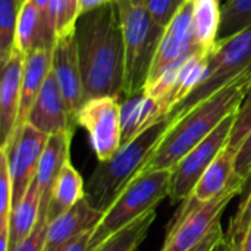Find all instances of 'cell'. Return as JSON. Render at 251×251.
<instances>
[{
  "instance_id": "6da1fadb",
  "label": "cell",
  "mask_w": 251,
  "mask_h": 251,
  "mask_svg": "<svg viewBox=\"0 0 251 251\" xmlns=\"http://www.w3.org/2000/svg\"><path fill=\"white\" fill-rule=\"evenodd\" d=\"M84 101L121 99L125 90V43L116 0L81 13L75 25Z\"/></svg>"
},
{
  "instance_id": "7a4b0ae2",
  "label": "cell",
  "mask_w": 251,
  "mask_h": 251,
  "mask_svg": "<svg viewBox=\"0 0 251 251\" xmlns=\"http://www.w3.org/2000/svg\"><path fill=\"white\" fill-rule=\"evenodd\" d=\"M251 87V66L172 124L140 174L172 169L187 153L235 113Z\"/></svg>"
},
{
  "instance_id": "3957f363",
  "label": "cell",
  "mask_w": 251,
  "mask_h": 251,
  "mask_svg": "<svg viewBox=\"0 0 251 251\" xmlns=\"http://www.w3.org/2000/svg\"><path fill=\"white\" fill-rule=\"evenodd\" d=\"M174 122L168 116L162 118L132 141L121 146L109 160L99 162L85 182V199L93 207L104 212L115 201L149 162Z\"/></svg>"
},
{
  "instance_id": "277c9868",
  "label": "cell",
  "mask_w": 251,
  "mask_h": 251,
  "mask_svg": "<svg viewBox=\"0 0 251 251\" xmlns=\"http://www.w3.org/2000/svg\"><path fill=\"white\" fill-rule=\"evenodd\" d=\"M125 43L124 96L143 93L165 28L149 12L146 0H116Z\"/></svg>"
},
{
  "instance_id": "5b68a950",
  "label": "cell",
  "mask_w": 251,
  "mask_h": 251,
  "mask_svg": "<svg viewBox=\"0 0 251 251\" xmlns=\"http://www.w3.org/2000/svg\"><path fill=\"white\" fill-rule=\"evenodd\" d=\"M172 169L138 174L103 212L101 219L91 232L90 246L93 251L107 238L126 228L169 196Z\"/></svg>"
},
{
  "instance_id": "8992f818",
  "label": "cell",
  "mask_w": 251,
  "mask_h": 251,
  "mask_svg": "<svg viewBox=\"0 0 251 251\" xmlns=\"http://www.w3.org/2000/svg\"><path fill=\"white\" fill-rule=\"evenodd\" d=\"M251 66V25L235 35L219 40L210 53L207 75L203 82L193 90L182 101L175 104L166 115L172 121H178L194 106L215 94L228 82Z\"/></svg>"
},
{
  "instance_id": "52a82bcc",
  "label": "cell",
  "mask_w": 251,
  "mask_h": 251,
  "mask_svg": "<svg viewBox=\"0 0 251 251\" xmlns=\"http://www.w3.org/2000/svg\"><path fill=\"white\" fill-rule=\"evenodd\" d=\"M246 182V178L235 174L221 196L191 209L182 216L172 218L160 251H188L200 244L221 222V216L232 199L243 193Z\"/></svg>"
},
{
  "instance_id": "ba28073f",
  "label": "cell",
  "mask_w": 251,
  "mask_h": 251,
  "mask_svg": "<svg viewBox=\"0 0 251 251\" xmlns=\"http://www.w3.org/2000/svg\"><path fill=\"white\" fill-rule=\"evenodd\" d=\"M235 113L229 115L207 138L196 146L172 168L168 196L172 203H181L193 193L203 174L213 163L218 154L228 146Z\"/></svg>"
},
{
  "instance_id": "9c48e42d",
  "label": "cell",
  "mask_w": 251,
  "mask_h": 251,
  "mask_svg": "<svg viewBox=\"0 0 251 251\" xmlns=\"http://www.w3.org/2000/svg\"><path fill=\"white\" fill-rule=\"evenodd\" d=\"M76 125L87 131L99 162L109 160L122 146L119 99L96 97L84 101L76 115Z\"/></svg>"
},
{
  "instance_id": "30bf717a",
  "label": "cell",
  "mask_w": 251,
  "mask_h": 251,
  "mask_svg": "<svg viewBox=\"0 0 251 251\" xmlns=\"http://www.w3.org/2000/svg\"><path fill=\"white\" fill-rule=\"evenodd\" d=\"M50 135L38 131L29 124L21 126L12 137L6 149L9 172L13 187L12 209L21 201L37 175L43 150Z\"/></svg>"
},
{
  "instance_id": "8fae6325",
  "label": "cell",
  "mask_w": 251,
  "mask_h": 251,
  "mask_svg": "<svg viewBox=\"0 0 251 251\" xmlns=\"http://www.w3.org/2000/svg\"><path fill=\"white\" fill-rule=\"evenodd\" d=\"M194 0H185L175 18L165 28V34L160 40L157 53L153 60L150 76L147 84L157 79L165 69L176 63L182 57L200 50L194 40L193 29Z\"/></svg>"
},
{
  "instance_id": "7c38bea8",
  "label": "cell",
  "mask_w": 251,
  "mask_h": 251,
  "mask_svg": "<svg viewBox=\"0 0 251 251\" xmlns=\"http://www.w3.org/2000/svg\"><path fill=\"white\" fill-rule=\"evenodd\" d=\"M51 71L57 79L69 115L76 124V115L84 104V87L75 32L56 40L53 47Z\"/></svg>"
},
{
  "instance_id": "4fadbf2b",
  "label": "cell",
  "mask_w": 251,
  "mask_h": 251,
  "mask_svg": "<svg viewBox=\"0 0 251 251\" xmlns=\"http://www.w3.org/2000/svg\"><path fill=\"white\" fill-rule=\"evenodd\" d=\"M26 124L47 135L69 131L74 132L75 121L69 115L66 101L53 71L47 75L44 85L28 115Z\"/></svg>"
},
{
  "instance_id": "5bb4252c",
  "label": "cell",
  "mask_w": 251,
  "mask_h": 251,
  "mask_svg": "<svg viewBox=\"0 0 251 251\" xmlns=\"http://www.w3.org/2000/svg\"><path fill=\"white\" fill-rule=\"evenodd\" d=\"M103 212L82 199L69 212L51 221L47 226L43 251H66L79 237L93 231L101 219Z\"/></svg>"
},
{
  "instance_id": "9a60e30c",
  "label": "cell",
  "mask_w": 251,
  "mask_h": 251,
  "mask_svg": "<svg viewBox=\"0 0 251 251\" xmlns=\"http://www.w3.org/2000/svg\"><path fill=\"white\" fill-rule=\"evenodd\" d=\"M234 176H235V153L229 150L226 146L218 154L213 163L207 168V171L203 174V176L194 187L193 193L185 200L181 201V206L176 209L172 218L182 216L191 209H196L216 199L228 188Z\"/></svg>"
},
{
  "instance_id": "2e32d148",
  "label": "cell",
  "mask_w": 251,
  "mask_h": 251,
  "mask_svg": "<svg viewBox=\"0 0 251 251\" xmlns=\"http://www.w3.org/2000/svg\"><path fill=\"white\" fill-rule=\"evenodd\" d=\"M25 57L16 50L1 66L0 82V149H6L10 143L19 115L21 85Z\"/></svg>"
},
{
  "instance_id": "e0dca14e",
  "label": "cell",
  "mask_w": 251,
  "mask_h": 251,
  "mask_svg": "<svg viewBox=\"0 0 251 251\" xmlns=\"http://www.w3.org/2000/svg\"><path fill=\"white\" fill-rule=\"evenodd\" d=\"M71 140H72V131L69 132H60L53 134L49 137L47 144L43 150L35 181L41 194V210L40 216L47 219V210H49V201L51 196V188L66 165L69 162V149H71Z\"/></svg>"
},
{
  "instance_id": "ac0fdd59",
  "label": "cell",
  "mask_w": 251,
  "mask_h": 251,
  "mask_svg": "<svg viewBox=\"0 0 251 251\" xmlns=\"http://www.w3.org/2000/svg\"><path fill=\"white\" fill-rule=\"evenodd\" d=\"M53 49H34L24 62L22 85H21V104L15 132L26 124L28 115L44 85L47 75L51 71ZM13 132V134H15Z\"/></svg>"
},
{
  "instance_id": "d6986e66",
  "label": "cell",
  "mask_w": 251,
  "mask_h": 251,
  "mask_svg": "<svg viewBox=\"0 0 251 251\" xmlns=\"http://www.w3.org/2000/svg\"><path fill=\"white\" fill-rule=\"evenodd\" d=\"M166 113L157 100L147 96L144 91L126 96L121 103V126L122 146L132 141L147 128L165 118Z\"/></svg>"
},
{
  "instance_id": "ffe728a7",
  "label": "cell",
  "mask_w": 251,
  "mask_h": 251,
  "mask_svg": "<svg viewBox=\"0 0 251 251\" xmlns=\"http://www.w3.org/2000/svg\"><path fill=\"white\" fill-rule=\"evenodd\" d=\"M82 199H85V182L82 181V176L69 160L60 171L51 188L47 210V222L50 224L63 213L69 212Z\"/></svg>"
},
{
  "instance_id": "44dd1931",
  "label": "cell",
  "mask_w": 251,
  "mask_h": 251,
  "mask_svg": "<svg viewBox=\"0 0 251 251\" xmlns=\"http://www.w3.org/2000/svg\"><path fill=\"white\" fill-rule=\"evenodd\" d=\"M41 194L34 179L21 201L12 209L10 215V250L25 241L40 221Z\"/></svg>"
},
{
  "instance_id": "7402d4cb",
  "label": "cell",
  "mask_w": 251,
  "mask_h": 251,
  "mask_svg": "<svg viewBox=\"0 0 251 251\" xmlns=\"http://www.w3.org/2000/svg\"><path fill=\"white\" fill-rule=\"evenodd\" d=\"M222 22L221 0H194L193 29L197 47L204 53H212L218 43Z\"/></svg>"
},
{
  "instance_id": "603a6c76",
  "label": "cell",
  "mask_w": 251,
  "mask_h": 251,
  "mask_svg": "<svg viewBox=\"0 0 251 251\" xmlns=\"http://www.w3.org/2000/svg\"><path fill=\"white\" fill-rule=\"evenodd\" d=\"M224 238L231 251H251V174Z\"/></svg>"
},
{
  "instance_id": "cb8c5ba5",
  "label": "cell",
  "mask_w": 251,
  "mask_h": 251,
  "mask_svg": "<svg viewBox=\"0 0 251 251\" xmlns=\"http://www.w3.org/2000/svg\"><path fill=\"white\" fill-rule=\"evenodd\" d=\"M154 219H156V209L146 213L144 216H141L126 228L121 229L119 232L107 238L94 251H135L147 237Z\"/></svg>"
},
{
  "instance_id": "d4e9b609",
  "label": "cell",
  "mask_w": 251,
  "mask_h": 251,
  "mask_svg": "<svg viewBox=\"0 0 251 251\" xmlns=\"http://www.w3.org/2000/svg\"><path fill=\"white\" fill-rule=\"evenodd\" d=\"M40 29V13L34 3V0H22L18 25H16V38H15V50L26 57L37 44Z\"/></svg>"
},
{
  "instance_id": "484cf974",
  "label": "cell",
  "mask_w": 251,
  "mask_h": 251,
  "mask_svg": "<svg viewBox=\"0 0 251 251\" xmlns=\"http://www.w3.org/2000/svg\"><path fill=\"white\" fill-rule=\"evenodd\" d=\"M22 0H0V62L1 66L15 51L16 25Z\"/></svg>"
},
{
  "instance_id": "4316f807",
  "label": "cell",
  "mask_w": 251,
  "mask_h": 251,
  "mask_svg": "<svg viewBox=\"0 0 251 251\" xmlns=\"http://www.w3.org/2000/svg\"><path fill=\"white\" fill-rule=\"evenodd\" d=\"M251 25V0H226L222 6L219 40L229 38Z\"/></svg>"
},
{
  "instance_id": "83f0119b",
  "label": "cell",
  "mask_w": 251,
  "mask_h": 251,
  "mask_svg": "<svg viewBox=\"0 0 251 251\" xmlns=\"http://www.w3.org/2000/svg\"><path fill=\"white\" fill-rule=\"evenodd\" d=\"M251 131V87L249 93L246 94L240 109L235 113V119H234V125H232V131H231V137H229V143H228V149L232 150L235 154L238 151V149L241 147L243 141L246 140V137L249 135Z\"/></svg>"
},
{
  "instance_id": "f1b7e54d",
  "label": "cell",
  "mask_w": 251,
  "mask_h": 251,
  "mask_svg": "<svg viewBox=\"0 0 251 251\" xmlns=\"http://www.w3.org/2000/svg\"><path fill=\"white\" fill-rule=\"evenodd\" d=\"M13 187L9 172L7 154L0 149V225L10 224Z\"/></svg>"
},
{
  "instance_id": "f546056e",
  "label": "cell",
  "mask_w": 251,
  "mask_h": 251,
  "mask_svg": "<svg viewBox=\"0 0 251 251\" xmlns=\"http://www.w3.org/2000/svg\"><path fill=\"white\" fill-rule=\"evenodd\" d=\"M147 7L153 19L163 28H166L175 18L185 0H146Z\"/></svg>"
},
{
  "instance_id": "4dcf8cb0",
  "label": "cell",
  "mask_w": 251,
  "mask_h": 251,
  "mask_svg": "<svg viewBox=\"0 0 251 251\" xmlns=\"http://www.w3.org/2000/svg\"><path fill=\"white\" fill-rule=\"evenodd\" d=\"M49 222L46 218L40 216V221L34 229V232L21 244H18L13 250L10 251H43L44 240H46V232H47Z\"/></svg>"
},
{
  "instance_id": "1f68e13d",
  "label": "cell",
  "mask_w": 251,
  "mask_h": 251,
  "mask_svg": "<svg viewBox=\"0 0 251 251\" xmlns=\"http://www.w3.org/2000/svg\"><path fill=\"white\" fill-rule=\"evenodd\" d=\"M235 174L246 179L251 174V131L235 154Z\"/></svg>"
},
{
  "instance_id": "d6a6232c",
  "label": "cell",
  "mask_w": 251,
  "mask_h": 251,
  "mask_svg": "<svg viewBox=\"0 0 251 251\" xmlns=\"http://www.w3.org/2000/svg\"><path fill=\"white\" fill-rule=\"evenodd\" d=\"M224 229H222V225H221V222L213 228V231L200 243V244H197L194 249H191V250L188 251H212L213 250V247L224 238Z\"/></svg>"
},
{
  "instance_id": "836d02e7",
  "label": "cell",
  "mask_w": 251,
  "mask_h": 251,
  "mask_svg": "<svg viewBox=\"0 0 251 251\" xmlns=\"http://www.w3.org/2000/svg\"><path fill=\"white\" fill-rule=\"evenodd\" d=\"M91 232L93 231H88L85 232L82 237H79L69 249L66 251H93L91 246H90V240H91Z\"/></svg>"
},
{
  "instance_id": "e575fe53",
  "label": "cell",
  "mask_w": 251,
  "mask_h": 251,
  "mask_svg": "<svg viewBox=\"0 0 251 251\" xmlns=\"http://www.w3.org/2000/svg\"><path fill=\"white\" fill-rule=\"evenodd\" d=\"M109 1H113V0H79V15L88 10H93L96 7H100Z\"/></svg>"
},
{
  "instance_id": "d590c367",
  "label": "cell",
  "mask_w": 251,
  "mask_h": 251,
  "mask_svg": "<svg viewBox=\"0 0 251 251\" xmlns=\"http://www.w3.org/2000/svg\"><path fill=\"white\" fill-rule=\"evenodd\" d=\"M212 251H231L229 250V246L226 244V241H225V238H222L215 247H213V250Z\"/></svg>"
}]
</instances>
